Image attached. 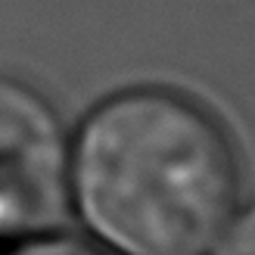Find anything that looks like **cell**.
Wrapping results in <instances>:
<instances>
[{"instance_id": "cell-3", "label": "cell", "mask_w": 255, "mask_h": 255, "mask_svg": "<svg viewBox=\"0 0 255 255\" xmlns=\"http://www.w3.org/2000/svg\"><path fill=\"white\" fill-rule=\"evenodd\" d=\"M218 255H255V206H249L218 240Z\"/></svg>"}, {"instance_id": "cell-1", "label": "cell", "mask_w": 255, "mask_h": 255, "mask_svg": "<svg viewBox=\"0 0 255 255\" xmlns=\"http://www.w3.org/2000/svg\"><path fill=\"white\" fill-rule=\"evenodd\" d=\"M237 187L221 125L171 91L112 97L75 149L78 206L122 255H206L231 224Z\"/></svg>"}, {"instance_id": "cell-2", "label": "cell", "mask_w": 255, "mask_h": 255, "mask_svg": "<svg viewBox=\"0 0 255 255\" xmlns=\"http://www.w3.org/2000/svg\"><path fill=\"white\" fill-rule=\"evenodd\" d=\"M66 202V140L31 87L0 78V234L50 227Z\"/></svg>"}, {"instance_id": "cell-4", "label": "cell", "mask_w": 255, "mask_h": 255, "mask_svg": "<svg viewBox=\"0 0 255 255\" xmlns=\"http://www.w3.org/2000/svg\"><path fill=\"white\" fill-rule=\"evenodd\" d=\"M12 255H106V252L72 243V240H50V243H31V246H25Z\"/></svg>"}]
</instances>
